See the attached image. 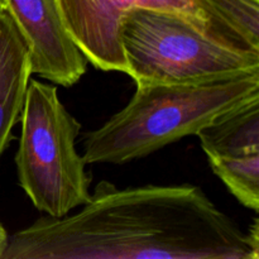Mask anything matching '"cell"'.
<instances>
[{"label": "cell", "mask_w": 259, "mask_h": 259, "mask_svg": "<svg viewBox=\"0 0 259 259\" xmlns=\"http://www.w3.org/2000/svg\"><path fill=\"white\" fill-rule=\"evenodd\" d=\"M80 207L9 235L2 259H259L248 233L194 185L100 181Z\"/></svg>", "instance_id": "cell-1"}, {"label": "cell", "mask_w": 259, "mask_h": 259, "mask_svg": "<svg viewBox=\"0 0 259 259\" xmlns=\"http://www.w3.org/2000/svg\"><path fill=\"white\" fill-rule=\"evenodd\" d=\"M259 98V68L186 82L138 83L131 101L85 134L86 164L143 158Z\"/></svg>", "instance_id": "cell-2"}, {"label": "cell", "mask_w": 259, "mask_h": 259, "mask_svg": "<svg viewBox=\"0 0 259 259\" xmlns=\"http://www.w3.org/2000/svg\"><path fill=\"white\" fill-rule=\"evenodd\" d=\"M15 153L18 184L46 217L62 218L90 200L86 162L76 149L81 124L55 86L30 80Z\"/></svg>", "instance_id": "cell-3"}, {"label": "cell", "mask_w": 259, "mask_h": 259, "mask_svg": "<svg viewBox=\"0 0 259 259\" xmlns=\"http://www.w3.org/2000/svg\"><path fill=\"white\" fill-rule=\"evenodd\" d=\"M65 27L89 62L125 73L120 27L133 8L166 10L186 18L227 47L259 55V0H57Z\"/></svg>", "instance_id": "cell-4"}, {"label": "cell", "mask_w": 259, "mask_h": 259, "mask_svg": "<svg viewBox=\"0 0 259 259\" xmlns=\"http://www.w3.org/2000/svg\"><path fill=\"white\" fill-rule=\"evenodd\" d=\"M126 70L138 83L186 82L259 68V55L227 47L172 12L133 8L120 27Z\"/></svg>", "instance_id": "cell-5"}, {"label": "cell", "mask_w": 259, "mask_h": 259, "mask_svg": "<svg viewBox=\"0 0 259 259\" xmlns=\"http://www.w3.org/2000/svg\"><path fill=\"white\" fill-rule=\"evenodd\" d=\"M29 48L30 72L71 88L88 68V58L67 32L57 0H5Z\"/></svg>", "instance_id": "cell-6"}, {"label": "cell", "mask_w": 259, "mask_h": 259, "mask_svg": "<svg viewBox=\"0 0 259 259\" xmlns=\"http://www.w3.org/2000/svg\"><path fill=\"white\" fill-rule=\"evenodd\" d=\"M32 76L29 48L8 10L0 13V158L20 119Z\"/></svg>", "instance_id": "cell-7"}, {"label": "cell", "mask_w": 259, "mask_h": 259, "mask_svg": "<svg viewBox=\"0 0 259 259\" xmlns=\"http://www.w3.org/2000/svg\"><path fill=\"white\" fill-rule=\"evenodd\" d=\"M196 136L207 159L259 156V98L218 116Z\"/></svg>", "instance_id": "cell-8"}, {"label": "cell", "mask_w": 259, "mask_h": 259, "mask_svg": "<svg viewBox=\"0 0 259 259\" xmlns=\"http://www.w3.org/2000/svg\"><path fill=\"white\" fill-rule=\"evenodd\" d=\"M212 172L247 209L259 210V156L245 158H210Z\"/></svg>", "instance_id": "cell-9"}, {"label": "cell", "mask_w": 259, "mask_h": 259, "mask_svg": "<svg viewBox=\"0 0 259 259\" xmlns=\"http://www.w3.org/2000/svg\"><path fill=\"white\" fill-rule=\"evenodd\" d=\"M8 240H9V234H8L7 229L0 223V259H2L3 254H4V250L8 245Z\"/></svg>", "instance_id": "cell-10"}, {"label": "cell", "mask_w": 259, "mask_h": 259, "mask_svg": "<svg viewBox=\"0 0 259 259\" xmlns=\"http://www.w3.org/2000/svg\"><path fill=\"white\" fill-rule=\"evenodd\" d=\"M4 10H8L7 2H5V0H0V13L4 12Z\"/></svg>", "instance_id": "cell-11"}]
</instances>
